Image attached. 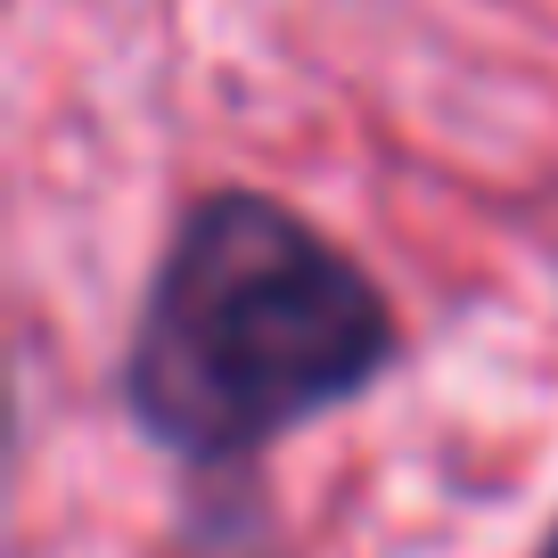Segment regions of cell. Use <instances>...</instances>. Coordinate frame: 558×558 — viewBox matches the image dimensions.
I'll use <instances>...</instances> for the list:
<instances>
[{
  "label": "cell",
  "mask_w": 558,
  "mask_h": 558,
  "mask_svg": "<svg viewBox=\"0 0 558 558\" xmlns=\"http://www.w3.org/2000/svg\"><path fill=\"white\" fill-rule=\"evenodd\" d=\"M534 558H558V525H550V542H542V550H534Z\"/></svg>",
  "instance_id": "obj_2"
},
{
  "label": "cell",
  "mask_w": 558,
  "mask_h": 558,
  "mask_svg": "<svg viewBox=\"0 0 558 558\" xmlns=\"http://www.w3.org/2000/svg\"><path fill=\"white\" fill-rule=\"evenodd\" d=\"M395 369L386 288L263 190H206L173 222L123 345V411L165 460L255 469Z\"/></svg>",
  "instance_id": "obj_1"
}]
</instances>
